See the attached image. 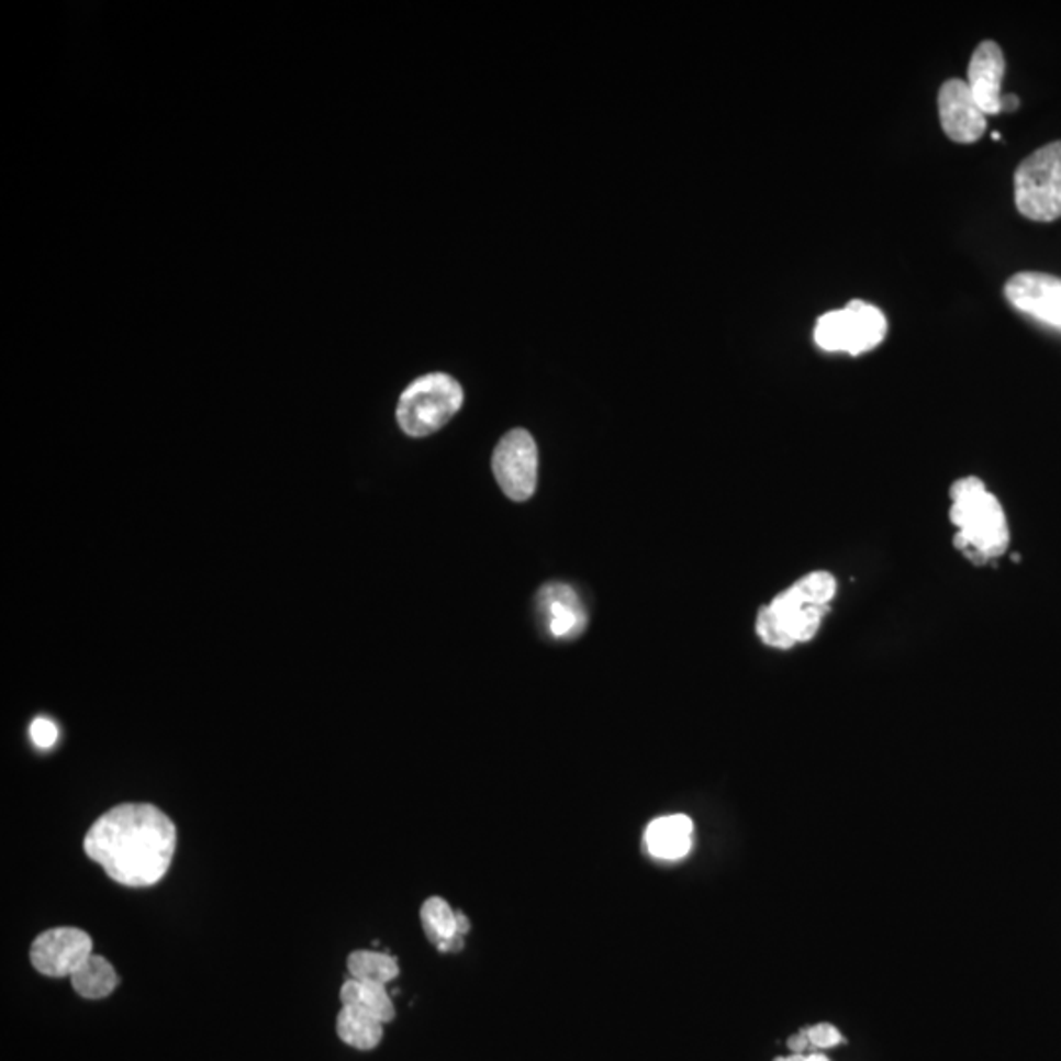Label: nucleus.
<instances>
[{"label":"nucleus","mask_w":1061,"mask_h":1061,"mask_svg":"<svg viewBox=\"0 0 1061 1061\" xmlns=\"http://www.w3.org/2000/svg\"><path fill=\"white\" fill-rule=\"evenodd\" d=\"M177 848L176 824L148 802H124L94 819L85 856L114 883L148 889L168 875Z\"/></svg>","instance_id":"nucleus-1"},{"label":"nucleus","mask_w":1061,"mask_h":1061,"mask_svg":"<svg viewBox=\"0 0 1061 1061\" xmlns=\"http://www.w3.org/2000/svg\"><path fill=\"white\" fill-rule=\"evenodd\" d=\"M838 594L839 582L834 572L822 568L811 570L759 610L755 634L759 641L777 651H791L814 641L831 614Z\"/></svg>","instance_id":"nucleus-2"},{"label":"nucleus","mask_w":1061,"mask_h":1061,"mask_svg":"<svg viewBox=\"0 0 1061 1061\" xmlns=\"http://www.w3.org/2000/svg\"><path fill=\"white\" fill-rule=\"evenodd\" d=\"M953 545L973 565H991L1005 557L1010 545V527L1005 507L985 480L961 476L950 488L948 507Z\"/></svg>","instance_id":"nucleus-3"},{"label":"nucleus","mask_w":1061,"mask_h":1061,"mask_svg":"<svg viewBox=\"0 0 1061 1061\" xmlns=\"http://www.w3.org/2000/svg\"><path fill=\"white\" fill-rule=\"evenodd\" d=\"M465 403V391L448 373H427L410 383L398 403V423L410 437H427L445 427Z\"/></svg>","instance_id":"nucleus-4"},{"label":"nucleus","mask_w":1061,"mask_h":1061,"mask_svg":"<svg viewBox=\"0 0 1061 1061\" xmlns=\"http://www.w3.org/2000/svg\"><path fill=\"white\" fill-rule=\"evenodd\" d=\"M1015 203L1018 213L1052 223L1061 216V141L1036 149L1016 168Z\"/></svg>","instance_id":"nucleus-5"},{"label":"nucleus","mask_w":1061,"mask_h":1061,"mask_svg":"<svg viewBox=\"0 0 1061 1061\" xmlns=\"http://www.w3.org/2000/svg\"><path fill=\"white\" fill-rule=\"evenodd\" d=\"M886 331L889 325L881 309L865 301H851L848 308L829 311L818 319L814 343L824 353L861 356L883 345Z\"/></svg>","instance_id":"nucleus-6"},{"label":"nucleus","mask_w":1061,"mask_h":1061,"mask_svg":"<svg viewBox=\"0 0 1061 1061\" xmlns=\"http://www.w3.org/2000/svg\"><path fill=\"white\" fill-rule=\"evenodd\" d=\"M539 455L535 438L527 431L515 428L498 443L492 458V470L503 494L513 502H525L537 488Z\"/></svg>","instance_id":"nucleus-7"},{"label":"nucleus","mask_w":1061,"mask_h":1061,"mask_svg":"<svg viewBox=\"0 0 1061 1061\" xmlns=\"http://www.w3.org/2000/svg\"><path fill=\"white\" fill-rule=\"evenodd\" d=\"M93 953V940L87 931L74 926H59L42 931L30 948V961L44 978H71L75 969Z\"/></svg>","instance_id":"nucleus-8"},{"label":"nucleus","mask_w":1061,"mask_h":1061,"mask_svg":"<svg viewBox=\"0 0 1061 1061\" xmlns=\"http://www.w3.org/2000/svg\"><path fill=\"white\" fill-rule=\"evenodd\" d=\"M1010 305L1028 317L1061 331V278L1023 271L1013 276L1005 286Z\"/></svg>","instance_id":"nucleus-9"},{"label":"nucleus","mask_w":1061,"mask_h":1061,"mask_svg":"<svg viewBox=\"0 0 1061 1061\" xmlns=\"http://www.w3.org/2000/svg\"><path fill=\"white\" fill-rule=\"evenodd\" d=\"M940 122L951 141L973 144L987 131V114L981 111L968 81L950 79L938 94Z\"/></svg>","instance_id":"nucleus-10"},{"label":"nucleus","mask_w":1061,"mask_h":1061,"mask_svg":"<svg viewBox=\"0 0 1061 1061\" xmlns=\"http://www.w3.org/2000/svg\"><path fill=\"white\" fill-rule=\"evenodd\" d=\"M537 607L552 639H577L587 629V610L577 590L568 584L550 582L540 588Z\"/></svg>","instance_id":"nucleus-11"},{"label":"nucleus","mask_w":1061,"mask_h":1061,"mask_svg":"<svg viewBox=\"0 0 1061 1061\" xmlns=\"http://www.w3.org/2000/svg\"><path fill=\"white\" fill-rule=\"evenodd\" d=\"M1005 56L998 44L985 40L973 52L968 67V85L981 111L998 114L1003 101V79H1005Z\"/></svg>","instance_id":"nucleus-12"},{"label":"nucleus","mask_w":1061,"mask_h":1061,"mask_svg":"<svg viewBox=\"0 0 1061 1061\" xmlns=\"http://www.w3.org/2000/svg\"><path fill=\"white\" fill-rule=\"evenodd\" d=\"M692 819L684 814H672L652 819L645 831V846L649 853L662 861H679L692 848Z\"/></svg>","instance_id":"nucleus-13"},{"label":"nucleus","mask_w":1061,"mask_h":1061,"mask_svg":"<svg viewBox=\"0 0 1061 1061\" xmlns=\"http://www.w3.org/2000/svg\"><path fill=\"white\" fill-rule=\"evenodd\" d=\"M421 924L428 941L443 953L462 950L465 938L458 930V911L440 896H431L421 906Z\"/></svg>","instance_id":"nucleus-14"},{"label":"nucleus","mask_w":1061,"mask_h":1061,"mask_svg":"<svg viewBox=\"0 0 1061 1061\" xmlns=\"http://www.w3.org/2000/svg\"><path fill=\"white\" fill-rule=\"evenodd\" d=\"M69 979H71V987H74L75 993L83 996L87 1001L107 998L114 993V989L119 987V983H121L119 973H116V969L112 968L111 961L103 956H97V953H91L89 958L85 959L83 963L75 969L74 975Z\"/></svg>","instance_id":"nucleus-15"},{"label":"nucleus","mask_w":1061,"mask_h":1061,"mask_svg":"<svg viewBox=\"0 0 1061 1061\" xmlns=\"http://www.w3.org/2000/svg\"><path fill=\"white\" fill-rule=\"evenodd\" d=\"M338 1038L360 1052H370L382 1042L383 1025L353 1006H343L336 1016Z\"/></svg>","instance_id":"nucleus-16"},{"label":"nucleus","mask_w":1061,"mask_h":1061,"mask_svg":"<svg viewBox=\"0 0 1061 1061\" xmlns=\"http://www.w3.org/2000/svg\"><path fill=\"white\" fill-rule=\"evenodd\" d=\"M340 1003L373 1016L382 1025H388L395 1018V1006L391 1003L386 985L348 979L340 989Z\"/></svg>","instance_id":"nucleus-17"},{"label":"nucleus","mask_w":1061,"mask_h":1061,"mask_svg":"<svg viewBox=\"0 0 1061 1061\" xmlns=\"http://www.w3.org/2000/svg\"><path fill=\"white\" fill-rule=\"evenodd\" d=\"M348 973L350 979L376 983V985H388L390 981L400 975V963L395 958L380 951L358 950L348 956Z\"/></svg>","instance_id":"nucleus-18"},{"label":"nucleus","mask_w":1061,"mask_h":1061,"mask_svg":"<svg viewBox=\"0 0 1061 1061\" xmlns=\"http://www.w3.org/2000/svg\"><path fill=\"white\" fill-rule=\"evenodd\" d=\"M30 737H32V741H34L37 749H52L57 744L59 729H57L56 724L52 719L36 717L32 722V726H30Z\"/></svg>","instance_id":"nucleus-19"},{"label":"nucleus","mask_w":1061,"mask_h":1061,"mask_svg":"<svg viewBox=\"0 0 1061 1061\" xmlns=\"http://www.w3.org/2000/svg\"><path fill=\"white\" fill-rule=\"evenodd\" d=\"M806 1034H808L812 1046L822 1048V1050L841 1042V1034L838 1032V1028H834L831 1025L812 1026L811 1030H806Z\"/></svg>","instance_id":"nucleus-20"},{"label":"nucleus","mask_w":1061,"mask_h":1061,"mask_svg":"<svg viewBox=\"0 0 1061 1061\" xmlns=\"http://www.w3.org/2000/svg\"><path fill=\"white\" fill-rule=\"evenodd\" d=\"M808 1043H811V1040H808V1034L802 1032L798 1034V1036H794L791 1042H789V1046H791L792 1052L802 1053L804 1050H806V1046H808Z\"/></svg>","instance_id":"nucleus-21"},{"label":"nucleus","mask_w":1061,"mask_h":1061,"mask_svg":"<svg viewBox=\"0 0 1061 1061\" xmlns=\"http://www.w3.org/2000/svg\"><path fill=\"white\" fill-rule=\"evenodd\" d=\"M1018 104H1020V101H1018V97H1015V94H1003V101H1001V112L1016 111V109H1018Z\"/></svg>","instance_id":"nucleus-22"},{"label":"nucleus","mask_w":1061,"mask_h":1061,"mask_svg":"<svg viewBox=\"0 0 1061 1061\" xmlns=\"http://www.w3.org/2000/svg\"><path fill=\"white\" fill-rule=\"evenodd\" d=\"M774 1061H828V1058H826V1056H822V1053H812V1056H802V1053H794L792 1058H779V1060H774Z\"/></svg>","instance_id":"nucleus-23"},{"label":"nucleus","mask_w":1061,"mask_h":1061,"mask_svg":"<svg viewBox=\"0 0 1061 1061\" xmlns=\"http://www.w3.org/2000/svg\"><path fill=\"white\" fill-rule=\"evenodd\" d=\"M458 930H460L462 936H466V934L470 931V920H468V916H466L465 913H460V911H458Z\"/></svg>","instance_id":"nucleus-24"}]
</instances>
